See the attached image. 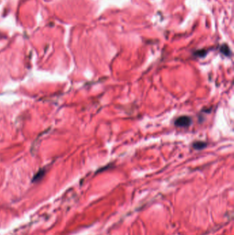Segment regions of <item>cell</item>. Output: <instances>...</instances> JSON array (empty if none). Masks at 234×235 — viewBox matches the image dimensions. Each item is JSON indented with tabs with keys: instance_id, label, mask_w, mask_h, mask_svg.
Here are the masks:
<instances>
[{
	"instance_id": "277c9868",
	"label": "cell",
	"mask_w": 234,
	"mask_h": 235,
	"mask_svg": "<svg viewBox=\"0 0 234 235\" xmlns=\"http://www.w3.org/2000/svg\"><path fill=\"white\" fill-rule=\"evenodd\" d=\"M195 55L199 57H203L206 55V51L205 50H199V51H197L195 53Z\"/></svg>"
},
{
	"instance_id": "7a4b0ae2",
	"label": "cell",
	"mask_w": 234,
	"mask_h": 235,
	"mask_svg": "<svg viewBox=\"0 0 234 235\" xmlns=\"http://www.w3.org/2000/svg\"><path fill=\"white\" fill-rule=\"evenodd\" d=\"M207 144L203 141H196L192 144V147L196 150H202L206 147Z\"/></svg>"
},
{
	"instance_id": "6da1fadb",
	"label": "cell",
	"mask_w": 234,
	"mask_h": 235,
	"mask_svg": "<svg viewBox=\"0 0 234 235\" xmlns=\"http://www.w3.org/2000/svg\"><path fill=\"white\" fill-rule=\"evenodd\" d=\"M192 123L191 118L187 116H182L178 117L175 121V126L180 128H187L190 127Z\"/></svg>"
},
{
	"instance_id": "3957f363",
	"label": "cell",
	"mask_w": 234,
	"mask_h": 235,
	"mask_svg": "<svg viewBox=\"0 0 234 235\" xmlns=\"http://www.w3.org/2000/svg\"><path fill=\"white\" fill-rule=\"evenodd\" d=\"M220 50L224 55H225V56H230L231 55V51L230 48H229V46L226 44H224L220 47Z\"/></svg>"
}]
</instances>
